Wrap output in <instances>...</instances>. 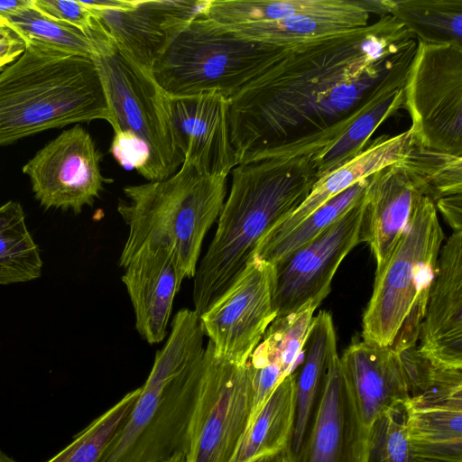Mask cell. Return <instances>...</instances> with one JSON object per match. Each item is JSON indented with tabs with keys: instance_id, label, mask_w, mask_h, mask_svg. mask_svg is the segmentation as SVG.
Segmentation results:
<instances>
[{
	"instance_id": "obj_1",
	"label": "cell",
	"mask_w": 462,
	"mask_h": 462,
	"mask_svg": "<svg viewBox=\"0 0 462 462\" xmlns=\"http://www.w3.org/2000/svg\"><path fill=\"white\" fill-rule=\"evenodd\" d=\"M416 38L391 14L348 31L279 45L229 98L238 164L311 155L317 161L358 116L404 88Z\"/></svg>"
},
{
	"instance_id": "obj_2",
	"label": "cell",
	"mask_w": 462,
	"mask_h": 462,
	"mask_svg": "<svg viewBox=\"0 0 462 462\" xmlns=\"http://www.w3.org/2000/svg\"><path fill=\"white\" fill-rule=\"evenodd\" d=\"M231 175L215 236L193 277L199 316L231 286L262 239L305 200L319 179L311 155L252 161L236 166Z\"/></svg>"
},
{
	"instance_id": "obj_3",
	"label": "cell",
	"mask_w": 462,
	"mask_h": 462,
	"mask_svg": "<svg viewBox=\"0 0 462 462\" xmlns=\"http://www.w3.org/2000/svg\"><path fill=\"white\" fill-rule=\"evenodd\" d=\"M204 336L198 313L180 310L131 411L97 462L186 458L202 371Z\"/></svg>"
},
{
	"instance_id": "obj_4",
	"label": "cell",
	"mask_w": 462,
	"mask_h": 462,
	"mask_svg": "<svg viewBox=\"0 0 462 462\" xmlns=\"http://www.w3.org/2000/svg\"><path fill=\"white\" fill-rule=\"evenodd\" d=\"M25 51L0 72V145L110 113L91 58L26 40Z\"/></svg>"
},
{
	"instance_id": "obj_5",
	"label": "cell",
	"mask_w": 462,
	"mask_h": 462,
	"mask_svg": "<svg viewBox=\"0 0 462 462\" xmlns=\"http://www.w3.org/2000/svg\"><path fill=\"white\" fill-rule=\"evenodd\" d=\"M226 178L202 173L184 160L166 179L124 187L117 211L128 236L119 265L143 245H161L174 252L186 278H193L204 237L224 205Z\"/></svg>"
},
{
	"instance_id": "obj_6",
	"label": "cell",
	"mask_w": 462,
	"mask_h": 462,
	"mask_svg": "<svg viewBox=\"0 0 462 462\" xmlns=\"http://www.w3.org/2000/svg\"><path fill=\"white\" fill-rule=\"evenodd\" d=\"M92 60L106 95L114 129L111 152L148 181L175 173L181 160L171 131L169 96L152 72L136 63L115 40L95 44Z\"/></svg>"
},
{
	"instance_id": "obj_7",
	"label": "cell",
	"mask_w": 462,
	"mask_h": 462,
	"mask_svg": "<svg viewBox=\"0 0 462 462\" xmlns=\"http://www.w3.org/2000/svg\"><path fill=\"white\" fill-rule=\"evenodd\" d=\"M444 238L428 197L415 202L404 231L383 269L363 316V340L396 351L415 346Z\"/></svg>"
},
{
	"instance_id": "obj_8",
	"label": "cell",
	"mask_w": 462,
	"mask_h": 462,
	"mask_svg": "<svg viewBox=\"0 0 462 462\" xmlns=\"http://www.w3.org/2000/svg\"><path fill=\"white\" fill-rule=\"evenodd\" d=\"M278 46L245 39L204 14L172 39L152 74L171 97L217 92L229 99L264 69Z\"/></svg>"
},
{
	"instance_id": "obj_9",
	"label": "cell",
	"mask_w": 462,
	"mask_h": 462,
	"mask_svg": "<svg viewBox=\"0 0 462 462\" xmlns=\"http://www.w3.org/2000/svg\"><path fill=\"white\" fill-rule=\"evenodd\" d=\"M417 42L403 104L414 143L462 156V46Z\"/></svg>"
},
{
	"instance_id": "obj_10",
	"label": "cell",
	"mask_w": 462,
	"mask_h": 462,
	"mask_svg": "<svg viewBox=\"0 0 462 462\" xmlns=\"http://www.w3.org/2000/svg\"><path fill=\"white\" fill-rule=\"evenodd\" d=\"M252 395L249 360L221 359L208 343L185 461L230 462L248 426Z\"/></svg>"
},
{
	"instance_id": "obj_11",
	"label": "cell",
	"mask_w": 462,
	"mask_h": 462,
	"mask_svg": "<svg viewBox=\"0 0 462 462\" xmlns=\"http://www.w3.org/2000/svg\"><path fill=\"white\" fill-rule=\"evenodd\" d=\"M365 207V192L316 237L273 265V303L276 318L308 306L318 308L328 295L341 262L361 242Z\"/></svg>"
},
{
	"instance_id": "obj_12",
	"label": "cell",
	"mask_w": 462,
	"mask_h": 462,
	"mask_svg": "<svg viewBox=\"0 0 462 462\" xmlns=\"http://www.w3.org/2000/svg\"><path fill=\"white\" fill-rule=\"evenodd\" d=\"M274 267L254 255L231 286L199 317L216 356L248 362L275 319Z\"/></svg>"
},
{
	"instance_id": "obj_13",
	"label": "cell",
	"mask_w": 462,
	"mask_h": 462,
	"mask_svg": "<svg viewBox=\"0 0 462 462\" xmlns=\"http://www.w3.org/2000/svg\"><path fill=\"white\" fill-rule=\"evenodd\" d=\"M100 154L90 134L79 124L63 131L23 168L36 199L45 208L81 213L99 197L106 179Z\"/></svg>"
},
{
	"instance_id": "obj_14",
	"label": "cell",
	"mask_w": 462,
	"mask_h": 462,
	"mask_svg": "<svg viewBox=\"0 0 462 462\" xmlns=\"http://www.w3.org/2000/svg\"><path fill=\"white\" fill-rule=\"evenodd\" d=\"M368 430L339 356L331 362L300 445L289 462H365Z\"/></svg>"
},
{
	"instance_id": "obj_15",
	"label": "cell",
	"mask_w": 462,
	"mask_h": 462,
	"mask_svg": "<svg viewBox=\"0 0 462 462\" xmlns=\"http://www.w3.org/2000/svg\"><path fill=\"white\" fill-rule=\"evenodd\" d=\"M169 97L171 131L178 157L202 173L227 177L238 165L230 141L229 99L217 92Z\"/></svg>"
},
{
	"instance_id": "obj_16",
	"label": "cell",
	"mask_w": 462,
	"mask_h": 462,
	"mask_svg": "<svg viewBox=\"0 0 462 462\" xmlns=\"http://www.w3.org/2000/svg\"><path fill=\"white\" fill-rule=\"evenodd\" d=\"M417 347L430 364L462 369V230L441 248Z\"/></svg>"
},
{
	"instance_id": "obj_17",
	"label": "cell",
	"mask_w": 462,
	"mask_h": 462,
	"mask_svg": "<svg viewBox=\"0 0 462 462\" xmlns=\"http://www.w3.org/2000/svg\"><path fill=\"white\" fill-rule=\"evenodd\" d=\"M208 4V0H137L128 11L89 9L117 46L152 72L167 45L189 23L205 14Z\"/></svg>"
},
{
	"instance_id": "obj_18",
	"label": "cell",
	"mask_w": 462,
	"mask_h": 462,
	"mask_svg": "<svg viewBox=\"0 0 462 462\" xmlns=\"http://www.w3.org/2000/svg\"><path fill=\"white\" fill-rule=\"evenodd\" d=\"M403 405L414 460L462 462V374L410 396Z\"/></svg>"
},
{
	"instance_id": "obj_19",
	"label": "cell",
	"mask_w": 462,
	"mask_h": 462,
	"mask_svg": "<svg viewBox=\"0 0 462 462\" xmlns=\"http://www.w3.org/2000/svg\"><path fill=\"white\" fill-rule=\"evenodd\" d=\"M122 275L135 316V328L149 344L165 337L172 305L186 274L174 252L145 244L124 264Z\"/></svg>"
},
{
	"instance_id": "obj_20",
	"label": "cell",
	"mask_w": 462,
	"mask_h": 462,
	"mask_svg": "<svg viewBox=\"0 0 462 462\" xmlns=\"http://www.w3.org/2000/svg\"><path fill=\"white\" fill-rule=\"evenodd\" d=\"M339 361L367 430L383 412L411 395L406 350L363 340L351 344Z\"/></svg>"
},
{
	"instance_id": "obj_21",
	"label": "cell",
	"mask_w": 462,
	"mask_h": 462,
	"mask_svg": "<svg viewBox=\"0 0 462 462\" xmlns=\"http://www.w3.org/2000/svg\"><path fill=\"white\" fill-rule=\"evenodd\" d=\"M421 196L398 162L367 178L361 242L370 246L375 273L387 263Z\"/></svg>"
},
{
	"instance_id": "obj_22",
	"label": "cell",
	"mask_w": 462,
	"mask_h": 462,
	"mask_svg": "<svg viewBox=\"0 0 462 462\" xmlns=\"http://www.w3.org/2000/svg\"><path fill=\"white\" fill-rule=\"evenodd\" d=\"M386 13L385 0H208L205 15L223 26L311 16L362 28L371 14Z\"/></svg>"
},
{
	"instance_id": "obj_23",
	"label": "cell",
	"mask_w": 462,
	"mask_h": 462,
	"mask_svg": "<svg viewBox=\"0 0 462 462\" xmlns=\"http://www.w3.org/2000/svg\"><path fill=\"white\" fill-rule=\"evenodd\" d=\"M413 144L410 129L393 136L383 134L368 143L354 158L319 177L305 200L287 218L269 231L262 241L286 235L333 197L402 160Z\"/></svg>"
},
{
	"instance_id": "obj_24",
	"label": "cell",
	"mask_w": 462,
	"mask_h": 462,
	"mask_svg": "<svg viewBox=\"0 0 462 462\" xmlns=\"http://www.w3.org/2000/svg\"><path fill=\"white\" fill-rule=\"evenodd\" d=\"M302 350L304 359L294 374L295 415L291 440L286 448L289 460L300 445L328 367L338 356L334 324L328 311L320 310L313 318Z\"/></svg>"
},
{
	"instance_id": "obj_25",
	"label": "cell",
	"mask_w": 462,
	"mask_h": 462,
	"mask_svg": "<svg viewBox=\"0 0 462 462\" xmlns=\"http://www.w3.org/2000/svg\"><path fill=\"white\" fill-rule=\"evenodd\" d=\"M294 415V374L291 373L278 384L248 426L230 462H254L286 449Z\"/></svg>"
},
{
	"instance_id": "obj_26",
	"label": "cell",
	"mask_w": 462,
	"mask_h": 462,
	"mask_svg": "<svg viewBox=\"0 0 462 462\" xmlns=\"http://www.w3.org/2000/svg\"><path fill=\"white\" fill-rule=\"evenodd\" d=\"M389 14L417 41L462 46V0H391Z\"/></svg>"
},
{
	"instance_id": "obj_27",
	"label": "cell",
	"mask_w": 462,
	"mask_h": 462,
	"mask_svg": "<svg viewBox=\"0 0 462 462\" xmlns=\"http://www.w3.org/2000/svg\"><path fill=\"white\" fill-rule=\"evenodd\" d=\"M42 260L32 237L23 207L8 201L0 207V284L23 282L42 274Z\"/></svg>"
},
{
	"instance_id": "obj_28",
	"label": "cell",
	"mask_w": 462,
	"mask_h": 462,
	"mask_svg": "<svg viewBox=\"0 0 462 462\" xmlns=\"http://www.w3.org/2000/svg\"><path fill=\"white\" fill-rule=\"evenodd\" d=\"M367 178L333 197L286 235L263 240L255 255L274 265L307 244L349 210L365 194Z\"/></svg>"
},
{
	"instance_id": "obj_29",
	"label": "cell",
	"mask_w": 462,
	"mask_h": 462,
	"mask_svg": "<svg viewBox=\"0 0 462 462\" xmlns=\"http://www.w3.org/2000/svg\"><path fill=\"white\" fill-rule=\"evenodd\" d=\"M398 164L421 195L433 203L462 194V156L428 150L414 143Z\"/></svg>"
},
{
	"instance_id": "obj_30",
	"label": "cell",
	"mask_w": 462,
	"mask_h": 462,
	"mask_svg": "<svg viewBox=\"0 0 462 462\" xmlns=\"http://www.w3.org/2000/svg\"><path fill=\"white\" fill-rule=\"evenodd\" d=\"M26 39L38 42L63 52L92 58L95 47L92 41L79 29L56 20L30 4L5 17Z\"/></svg>"
},
{
	"instance_id": "obj_31",
	"label": "cell",
	"mask_w": 462,
	"mask_h": 462,
	"mask_svg": "<svg viewBox=\"0 0 462 462\" xmlns=\"http://www.w3.org/2000/svg\"><path fill=\"white\" fill-rule=\"evenodd\" d=\"M139 393L140 387L128 392L47 462H97L112 437L125 420Z\"/></svg>"
},
{
	"instance_id": "obj_32",
	"label": "cell",
	"mask_w": 462,
	"mask_h": 462,
	"mask_svg": "<svg viewBox=\"0 0 462 462\" xmlns=\"http://www.w3.org/2000/svg\"><path fill=\"white\" fill-rule=\"evenodd\" d=\"M225 27L245 39L273 45L291 44L357 28L346 22L311 16H296Z\"/></svg>"
},
{
	"instance_id": "obj_33",
	"label": "cell",
	"mask_w": 462,
	"mask_h": 462,
	"mask_svg": "<svg viewBox=\"0 0 462 462\" xmlns=\"http://www.w3.org/2000/svg\"><path fill=\"white\" fill-rule=\"evenodd\" d=\"M317 308L308 306L289 315L276 318L253 351L281 366L285 375L292 373L308 337Z\"/></svg>"
},
{
	"instance_id": "obj_34",
	"label": "cell",
	"mask_w": 462,
	"mask_h": 462,
	"mask_svg": "<svg viewBox=\"0 0 462 462\" xmlns=\"http://www.w3.org/2000/svg\"><path fill=\"white\" fill-rule=\"evenodd\" d=\"M403 403L379 416L368 430L365 462H414Z\"/></svg>"
},
{
	"instance_id": "obj_35",
	"label": "cell",
	"mask_w": 462,
	"mask_h": 462,
	"mask_svg": "<svg viewBox=\"0 0 462 462\" xmlns=\"http://www.w3.org/2000/svg\"><path fill=\"white\" fill-rule=\"evenodd\" d=\"M33 4L43 14L77 27L88 37L103 25L81 0H33Z\"/></svg>"
},
{
	"instance_id": "obj_36",
	"label": "cell",
	"mask_w": 462,
	"mask_h": 462,
	"mask_svg": "<svg viewBox=\"0 0 462 462\" xmlns=\"http://www.w3.org/2000/svg\"><path fill=\"white\" fill-rule=\"evenodd\" d=\"M27 41L7 19L0 17V72L26 50Z\"/></svg>"
},
{
	"instance_id": "obj_37",
	"label": "cell",
	"mask_w": 462,
	"mask_h": 462,
	"mask_svg": "<svg viewBox=\"0 0 462 462\" xmlns=\"http://www.w3.org/2000/svg\"><path fill=\"white\" fill-rule=\"evenodd\" d=\"M434 204L453 231L462 230V194L440 199Z\"/></svg>"
},
{
	"instance_id": "obj_38",
	"label": "cell",
	"mask_w": 462,
	"mask_h": 462,
	"mask_svg": "<svg viewBox=\"0 0 462 462\" xmlns=\"http://www.w3.org/2000/svg\"><path fill=\"white\" fill-rule=\"evenodd\" d=\"M82 3L90 9L128 11L136 5L137 0H95Z\"/></svg>"
},
{
	"instance_id": "obj_39",
	"label": "cell",
	"mask_w": 462,
	"mask_h": 462,
	"mask_svg": "<svg viewBox=\"0 0 462 462\" xmlns=\"http://www.w3.org/2000/svg\"><path fill=\"white\" fill-rule=\"evenodd\" d=\"M31 0H0V17H6L29 5Z\"/></svg>"
},
{
	"instance_id": "obj_40",
	"label": "cell",
	"mask_w": 462,
	"mask_h": 462,
	"mask_svg": "<svg viewBox=\"0 0 462 462\" xmlns=\"http://www.w3.org/2000/svg\"><path fill=\"white\" fill-rule=\"evenodd\" d=\"M286 450L283 449L276 454L263 457L254 462H281L282 458L283 457Z\"/></svg>"
},
{
	"instance_id": "obj_41",
	"label": "cell",
	"mask_w": 462,
	"mask_h": 462,
	"mask_svg": "<svg viewBox=\"0 0 462 462\" xmlns=\"http://www.w3.org/2000/svg\"><path fill=\"white\" fill-rule=\"evenodd\" d=\"M0 462H17L9 456H7L5 452L0 450Z\"/></svg>"
},
{
	"instance_id": "obj_42",
	"label": "cell",
	"mask_w": 462,
	"mask_h": 462,
	"mask_svg": "<svg viewBox=\"0 0 462 462\" xmlns=\"http://www.w3.org/2000/svg\"><path fill=\"white\" fill-rule=\"evenodd\" d=\"M281 462H289V457H288L287 453L284 454V456L282 458Z\"/></svg>"
},
{
	"instance_id": "obj_43",
	"label": "cell",
	"mask_w": 462,
	"mask_h": 462,
	"mask_svg": "<svg viewBox=\"0 0 462 462\" xmlns=\"http://www.w3.org/2000/svg\"><path fill=\"white\" fill-rule=\"evenodd\" d=\"M170 462H186V461H185V458H179V459H175V460H172Z\"/></svg>"
},
{
	"instance_id": "obj_44",
	"label": "cell",
	"mask_w": 462,
	"mask_h": 462,
	"mask_svg": "<svg viewBox=\"0 0 462 462\" xmlns=\"http://www.w3.org/2000/svg\"><path fill=\"white\" fill-rule=\"evenodd\" d=\"M414 462H421V461H416V460H415Z\"/></svg>"
}]
</instances>
